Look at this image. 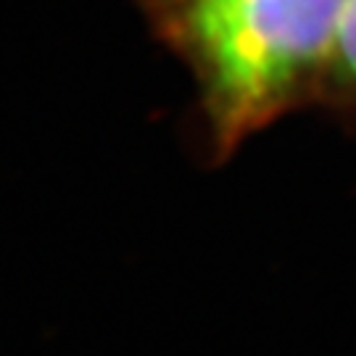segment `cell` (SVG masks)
I'll return each instance as SVG.
<instances>
[{
  "label": "cell",
  "instance_id": "6da1fadb",
  "mask_svg": "<svg viewBox=\"0 0 356 356\" xmlns=\"http://www.w3.org/2000/svg\"><path fill=\"white\" fill-rule=\"evenodd\" d=\"M188 66L206 138L227 159L251 135L322 101L351 0H138Z\"/></svg>",
  "mask_w": 356,
  "mask_h": 356
},
{
  "label": "cell",
  "instance_id": "7a4b0ae2",
  "mask_svg": "<svg viewBox=\"0 0 356 356\" xmlns=\"http://www.w3.org/2000/svg\"><path fill=\"white\" fill-rule=\"evenodd\" d=\"M322 101L356 103V0L346 11Z\"/></svg>",
  "mask_w": 356,
  "mask_h": 356
}]
</instances>
